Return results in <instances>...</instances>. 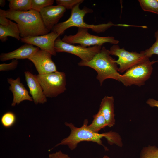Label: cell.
<instances>
[{
  "instance_id": "6da1fadb",
  "label": "cell",
  "mask_w": 158,
  "mask_h": 158,
  "mask_svg": "<svg viewBox=\"0 0 158 158\" xmlns=\"http://www.w3.org/2000/svg\"><path fill=\"white\" fill-rule=\"evenodd\" d=\"M88 119H85L82 126L78 128L71 123L65 122V125L71 130L70 133L55 147L60 145H67L71 150H73L77 147L78 144L85 141L96 143L103 146L105 150H107L108 149L102 144V141L104 137L106 139L108 143L110 145L114 144L120 147L122 146L121 139L118 133L112 131L102 133H95L88 128Z\"/></svg>"
},
{
  "instance_id": "7a4b0ae2",
  "label": "cell",
  "mask_w": 158,
  "mask_h": 158,
  "mask_svg": "<svg viewBox=\"0 0 158 158\" xmlns=\"http://www.w3.org/2000/svg\"><path fill=\"white\" fill-rule=\"evenodd\" d=\"M4 12L7 18L16 22L21 38L44 35L49 32L36 11H18L9 9Z\"/></svg>"
},
{
  "instance_id": "3957f363",
  "label": "cell",
  "mask_w": 158,
  "mask_h": 158,
  "mask_svg": "<svg viewBox=\"0 0 158 158\" xmlns=\"http://www.w3.org/2000/svg\"><path fill=\"white\" fill-rule=\"evenodd\" d=\"M111 55L109 50L103 47L91 60H81L78 65L80 66L88 67L96 71L97 73L96 78L99 81L100 85L107 79H113L118 81L121 74L118 72L115 59Z\"/></svg>"
},
{
  "instance_id": "277c9868",
  "label": "cell",
  "mask_w": 158,
  "mask_h": 158,
  "mask_svg": "<svg viewBox=\"0 0 158 158\" xmlns=\"http://www.w3.org/2000/svg\"><path fill=\"white\" fill-rule=\"evenodd\" d=\"M80 4H78L75 6L71 9V15L69 18L64 22L58 23L54 27L52 31L60 36L63 34L68 28L76 27L90 29L93 31L98 33L105 32L113 26H127V24H115L111 22L97 25L88 24L84 22V17L86 14L92 13L93 10L85 6L80 9L79 7Z\"/></svg>"
},
{
  "instance_id": "5b68a950",
  "label": "cell",
  "mask_w": 158,
  "mask_h": 158,
  "mask_svg": "<svg viewBox=\"0 0 158 158\" xmlns=\"http://www.w3.org/2000/svg\"><path fill=\"white\" fill-rule=\"evenodd\" d=\"M157 61H151L149 58L134 66L121 75L118 81L126 86L133 85L140 87L150 78L153 70V65Z\"/></svg>"
},
{
  "instance_id": "8992f818",
  "label": "cell",
  "mask_w": 158,
  "mask_h": 158,
  "mask_svg": "<svg viewBox=\"0 0 158 158\" xmlns=\"http://www.w3.org/2000/svg\"><path fill=\"white\" fill-rule=\"evenodd\" d=\"M36 75L47 97H55L66 90V74L64 72L57 71Z\"/></svg>"
},
{
  "instance_id": "52a82bcc",
  "label": "cell",
  "mask_w": 158,
  "mask_h": 158,
  "mask_svg": "<svg viewBox=\"0 0 158 158\" xmlns=\"http://www.w3.org/2000/svg\"><path fill=\"white\" fill-rule=\"evenodd\" d=\"M62 40L69 44H79L83 47L90 46H102L104 44L109 43L117 44L119 41L112 36L101 37L90 34L88 29L78 28L75 35H65Z\"/></svg>"
},
{
  "instance_id": "ba28073f",
  "label": "cell",
  "mask_w": 158,
  "mask_h": 158,
  "mask_svg": "<svg viewBox=\"0 0 158 158\" xmlns=\"http://www.w3.org/2000/svg\"><path fill=\"white\" fill-rule=\"evenodd\" d=\"M109 51L111 55L118 57V59L115 60V62L119 65L118 71L121 73L125 72L134 66L148 58L145 56L144 51L140 53L129 52L124 48H121L117 44H114Z\"/></svg>"
},
{
  "instance_id": "9c48e42d",
  "label": "cell",
  "mask_w": 158,
  "mask_h": 158,
  "mask_svg": "<svg viewBox=\"0 0 158 158\" xmlns=\"http://www.w3.org/2000/svg\"><path fill=\"white\" fill-rule=\"evenodd\" d=\"M102 46H95L88 47H83L80 45H74L66 43L62 40L59 36L54 43V49L56 52H65L76 55L81 61H89L101 49Z\"/></svg>"
},
{
  "instance_id": "30bf717a",
  "label": "cell",
  "mask_w": 158,
  "mask_h": 158,
  "mask_svg": "<svg viewBox=\"0 0 158 158\" xmlns=\"http://www.w3.org/2000/svg\"><path fill=\"white\" fill-rule=\"evenodd\" d=\"M52 55L47 51L40 49L28 59L34 64L38 74H45L57 71L52 59Z\"/></svg>"
},
{
  "instance_id": "8fae6325",
  "label": "cell",
  "mask_w": 158,
  "mask_h": 158,
  "mask_svg": "<svg viewBox=\"0 0 158 158\" xmlns=\"http://www.w3.org/2000/svg\"><path fill=\"white\" fill-rule=\"evenodd\" d=\"M59 36L56 32L52 31L44 35L21 38L20 41L37 46L41 49L47 51L52 55L56 56L54 43L56 40Z\"/></svg>"
},
{
  "instance_id": "7c38bea8",
  "label": "cell",
  "mask_w": 158,
  "mask_h": 158,
  "mask_svg": "<svg viewBox=\"0 0 158 158\" xmlns=\"http://www.w3.org/2000/svg\"><path fill=\"white\" fill-rule=\"evenodd\" d=\"M66 9L59 5L45 7L40 12L44 24L50 32L63 16Z\"/></svg>"
},
{
  "instance_id": "4fadbf2b",
  "label": "cell",
  "mask_w": 158,
  "mask_h": 158,
  "mask_svg": "<svg viewBox=\"0 0 158 158\" xmlns=\"http://www.w3.org/2000/svg\"><path fill=\"white\" fill-rule=\"evenodd\" d=\"M25 79L35 104H44L47 101L42 87L36 75L29 71L24 72Z\"/></svg>"
},
{
  "instance_id": "5bb4252c",
  "label": "cell",
  "mask_w": 158,
  "mask_h": 158,
  "mask_svg": "<svg viewBox=\"0 0 158 158\" xmlns=\"http://www.w3.org/2000/svg\"><path fill=\"white\" fill-rule=\"evenodd\" d=\"M8 83L10 85L9 90L12 92L13 99L11 105L12 107L18 105L24 100L33 101L32 97L29 95V92L20 82V79L18 77L15 79L12 78L7 79Z\"/></svg>"
},
{
  "instance_id": "9a60e30c",
  "label": "cell",
  "mask_w": 158,
  "mask_h": 158,
  "mask_svg": "<svg viewBox=\"0 0 158 158\" xmlns=\"http://www.w3.org/2000/svg\"><path fill=\"white\" fill-rule=\"evenodd\" d=\"M39 49L38 47H35L32 45L25 43L12 52L1 54L0 60L4 61L13 59H28Z\"/></svg>"
},
{
  "instance_id": "2e32d148",
  "label": "cell",
  "mask_w": 158,
  "mask_h": 158,
  "mask_svg": "<svg viewBox=\"0 0 158 158\" xmlns=\"http://www.w3.org/2000/svg\"><path fill=\"white\" fill-rule=\"evenodd\" d=\"M114 102L113 96H105L101 101L99 109L104 116L107 126L110 127L115 123Z\"/></svg>"
},
{
  "instance_id": "e0dca14e",
  "label": "cell",
  "mask_w": 158,
  "mask_h": 158,
  "mask_svg": "<svg viewBox=\"0 0 158 158\" xmlns=\"http://www.w3.org/2000/svg\"><path fill=\"white\" fill-rule=\"evenodd\" d=\"M8 36L12 37L18 40H20L21 37L17 23L11 21L6 25H0V39L2 42L6 41Z\"/></svg>"
},
{
  "instance_id": "ac0fdd59",
  "label": "cell",
  "mask_w": 158,
  "mask_h": 158,
  "mask_svg": "<svg viewBox=\"0 0 158 158\" xmlns=\"http://www.w3.org/2000/svg\"><path fill=\"white\" fill-rule=\"evenodd\" d=\"M92 123L87 125L91 130L96 133L107 126L106 121L101 112L99 110L97 114L93 116Z\"/></svg>"
},
{
  "instance_id": "d6986e66",
  "label": "cell",
  "mask_w": 158,
  "mask_h": 158,
  "mask_svg": "<svg viewBox=\"0 0 158 158\" xmlns=\"http://www.w3.org/2000/svg\"><path fill=\"white\" fill-rule=\"evenodd\" d=\"M9 9L26 11L31 9V0H8Z\"/></svg>"
},
{
  "instance_id": "ffe728a7",
  "label": "cell",
  "mask_w": 158,
  "mask_h": 158,
  "mask_svg": "<svg viewBox=\"0 0 158 158\" xmlns=\"http://www.w3.org/2000/svg\"><path fill=\"white\" fill-rule=\"evenodd\" d=\"M138 1L143 11L158 14V2L157 0H139Z\"/></svg>"
},
{
  "instance_id": "44dd1931",
  "label": "cell",
  "mask_w": 158,
  "mask_h": 158,
  "mask_svg": "<svg viewBox=\"0 0 158 158\" xmlns=\"http://www.w3.org/2000/svg\"><path fill=\"white\" fill-rule=\"evenodd\" d=\"M16 121V116L15 114L11 111H8L2 116L1 121L2 126L5 128H9L12 127Z\"/></svg>"
},
{
  "instance_id": "7402d4cb",
  "label": "cell",
  "mask_w": 158,
  "mask_h": 158,
  "mask_svg": "<svg viewBox=\"0 0 158 158\" xmlns=\"http://www.w3.org/2000/svg\"><path fill=\"white\" fill-rule=\"evenodd\" d=\"M139 158H158V148L150 145L143 147Z\"/></svg>"
},
{
  "instance_id": "603a6c76",
  "label": "cell",
  "mask_w": 158,
  "mask_h": 158,
  "mask_svg": "<svg viewBox=\"0 0 158 158\" xmlns=\"http://www.w3.org/2000/svg\"><path fill=\"white\" fill-rule=\"evenodd\" d=\"M53 0H31V9L39 12L43 8L52 5Z\"/></svg>"
},
{
  "instance_id": "cb8c5ba5",
  "label": "cell",
  "mask_w": 158,
  "mask_h": 158,
  "mask_svg": "<svg viewBox=\"0 0 158 158\" xmlns=\"http://www.w3.org/2000/svg\"><path fill=\"white\" fill-rule=\"evenodd\" d=\"M83 0H56L57 5L61 6L66 9H72L76 5L81 4Z\"/></svg>"
},
{
  "instance_id": "d4e9b609",
  "label": "cell",
  "mask_w": 158,
  "mask_h": 158,
  "mask_svg": "<svg viewBox=\"0 0 158 158\" xmlns=\"http://www.w3.org/2000/svg\"><path fill=\"white\" fill-rule=\"evenodd\" d=\"M154 36L156 41L149 48L144 51L146 56L148 58L154 54L158 55V30L155 32ZM158 62V60L157 61Z\"/></svg>"
},
{
  "instance_id": "484cf974",
  "label": "cell",
  "mask_w": 158,
  "mask_h": 158,
  "mask_svg": "<svg viewBox=\"0 0 158 158\" xmlns=\"http://www.w3.org/2000/svg\"><path fill=\"white\" fill-rule=\"evenodd\" d=\"M18 64V60L13 59L9 63H2L0 64V71H8L13 70L17 67Z\"/></svg>"
},
{
  "instance_id": "4316f807",
  "label": "cell",
  "mask_w": 158,
  "mask_h": 158,
  "mask_svg": "<svg viewBox=\"0 0 158 158\" xmlns=\"http://www.w3.org/2000/svg\"><path fill=\"white\" fill-rule=\"evenodd\" d=\"M49 158H70L67 154L62 152L61 151L49 154Z\"/></svg>"
},
{
  "instance_id": "83f0119b",
  "label": "cell",
  "mask_w": 158,
  "mask_h": 158,
  "mask_svg": "<svg viewBox=\"0 0 158 158\" xmlns=\"http://www.w3.org/2000/svg\"><path fill=\"white\" fill-rule=\"evenodd\" d=\"M11 20L7 19L4 12V10L0 9V24L3 25H8Z\"/></svg>"
},
{
  "instance_id": "f1b7e54d",
  "label": "cell",
  "mask_w": 158,
  "mask_h": 158,
  "mask_svg": "<svg viewBox=\"0 0 158 158\" xmlns=\"http://www.w3.org/2000/svg\"><path fill=\"white\" fill-rule=\"evenodd\" d=\"M146 103L151 107L158 108V100L152 98H149L146 101Z\"/></svg>"
},
{
  "instance_id": "f546056e",
  "label": "cell",
  "mask_w": 158,
  "mask_h": 158,
  "mask_svg": "<svg viewBox=\"0 0 158 158\" xmlns=\"http://www.w3.org/2000/svg\"><path fill=\"white\" fill-rule=\"evenodd\" d=\"M6 4V1L5 0H0V6L1 7H4V6Z\"/></svg>"
},
{
  "instance_id": "4dcf8cb0",
  "label": "cell",
  "mask_w": 158,
  "mask_h": 158,
  "mask_svg": "<svg viewBox=\"0 0 158 158\" xmlns=\"http://www.w3.org/2000/svg\"><path fill=\"white\" fill-rule=\"evenodd\" d=\"M102 158H110L107 155H104Z\"/></svg>"
},
{
  "instance_id": "1f68e13d",
  "label": "cell",
  "mask_w": 158,
  "mask_h": 158,
  "mask_svg": "<svg viewBox=\"0 0 158 158\" xmlns=\"http://www.w3.org/2000/svg\"><path fill=\"white\" fill-rule=\"evenodd\" d=\"M157 1L158 2V0H157Z\"/></svg>"
}]
</instances>
